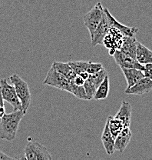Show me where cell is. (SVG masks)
<instances>
[{
	"label": "cell",
	"instance_id": "5",
	"mask_svg": "<svg viewBox=\"0 0 152 160\" xmlns=\"http://www.w3.org/2000/svg\"><path fill=\"white\" fill-rule=\"evenodd\" d=\"M43 84L71 92V81L51 66L48 70Z\"/></svg>",
	"mask_w": 152,
	"mask_h": 160
},
{
	"label": "cell",
	"instance_id": "9",
	"mask_svg": "<svg viewBox=\"0 0 152 160\" xmlns=\"http://www.w3.org/2000/svg\"><path fill=\"white\" fill-rule=\"evenodd\" d=\"M151 91L152 80L147 77H143L142 79L138 80L131 87L125 89V93L128 95L141 96V95L149 93Z\"/></svg>",
	"mask_w": 152,
	"mask_h": 160
},
{
	"label": "cell",
	"instance_id": "23",
	"mask_svg": "<svg viewBox=\"0 0 152 160\" xmlns=\"http://www.w3.org/2000/svg\"><path fill=\"white\" fill-rule=\"evenodd\" d=\"M68 62L75 72L78 75L81 72L86 71L89 61H69Z\"/></svg>",
	"mask_w": 152,
	"mask_h": 160
},
{
	"label": "cell",
	"instance_id": "8",
	"mask_svg": "<svg viewBox=\"0 0 152 160\" xmlns=\"http://www.w3.org/2000/svg\"><path fill=\"white\" fill-rule=\"evenodd\" d=\"M112 56L117 65L121 68H135V69L142 70V71L145 69V66L141 64L137 59L125 54L121 50H116Z\"/></svg>",
	"mask_w": 152,
	"mask_h": 160
},
{
	"label": "cell",
	"instance_id": "30",
	"mask_svg": "<svg viewBox=\"0 0 152 160\" xmlns=\"http://www.w3.org/2000/svg\"><path fill=\"white\" fill-rule=\"evenodd\" d=\"M78 75H79V76H81V77H82L85 80L88 79V78H89V76H90V74L87 71L81 72H80L79 74H78Z\"/></svg>",
	"mask_w": 152,
	"mask_h": 160
},
{
	"label": "cell",
	"instance_id": "28",
	"mask_svg": "<svg viewBox=\"0 0 152 160\" xmlns=\"http://www.w3.org/2000/svg\"><path fill=\"white\" fill-rule=\"evenodd\" d=\"M72 81L74 82L75 84L77 85V86H84L86 80L83 79L82 77H81L79 75H76V76Z\"/></svg>",
	"mask_w": 152,
	"mask_h": 160
},
{
	"label": "cell",
	"instance_id": "4",
	"mask_svg": "<svg viewBox=\"0 0 152 160\" xmlns=\"http://www.w3.org/2000/svg\"><path fill=\"white\" fill-rule=\"evenodd\" d=\"M24 159L27 160H51L52 157L47 148L36 141H29L24 149Z\"/></svg>",
	"mask_w": 152,
	"mask_h": 160
},
{
	"label": "cell",
	"instance_id": "11",
	"mask_svg": "<svg viewBox=\"0 0 152 160\" xmlns=\"http://www.w3.org/2000/svg\"><path fill=\"white\" fill-rule=\"evenodd\" d=\"M104 12L107 16V19L108 20V22L111 27H114L115 29H118L124 36H131V37H135L136 34L138 33V29L135 27H129L126 26L121 23L118 22L116 19L111 14L107 8H104Z\"/></svg>",
	"mask_w": 152,
	"mask_h": 160
},
{
	"label": "cell",
	"instance_id": "13",
	"mask_svg": "<svg viewBox=\"0 0 152 160\" xmlns=\"http://www.w3.org/2000/svg\"><path fill=\"white\" fill-rule=\"evenodd\" d=\"M114 117L121 120L125 127H130L131 122V105L128 102L123 101Z\"/></svg>",
	"mask_w": 152,
	"mask_h": 160
},
{
	"label": "cell",
	"instance_id": "12",
	"mask_svg": "<svg viewBox=\"0 0 152 160\" xmlns=\"http://www.w3.org/2000/svg\"><path fill=\"white\" fill-rule=\"evenodd\" d=\"M132 137V132L129 127H124L121 132L117 136L115 139V150L123 152L129 144L130 140Z\"/></svg>",
	"mask_w": 152,
	"mask_h": 160
},
{
	"label": "cell",
	"instance_id": "22",
	"mask_svg": "<svg viewBox=\"0 0 152 160\" xmlns=\"http://www.w3.org/2000/svg\"><path fill=\"white\" fill-rule=\"evenodd\" d=\"M108 76V72H107V70L105 68H103L102 69L100 70L98 72L95 73V74H90L89 79L94 83L95 86L98 88V86L102 82L103 80Z\"/></svg>",
	"mask_w": 152,
	"mask_h": 160
},
{
	"label": "cell",
	"instance_id": "20",
	"mask_svg": "<svg viewBox=\"0 0 152 160\" xmlns=\"http://www.w3.org/2000/svg\"><path fill=\"white\" fill-rule=\"evenodd\" d=\"M107 121L108 122V126H109V129L111 131V134H112L113 137H117L118 134L121 132V130L124 129L125 126H124L123 122L120 119H116L114 116H108L107 118Z\"/></svg>",
	"mask_w": 152,
	"mask_h": 160
},
{
	"label": "cell",
	"instance_id": "3",
	"mask_svg": "<svg viewBox=\"0 0 152 160\" xmlns=\"http://www.w3.org/2000/svg\"><path fill=\"white\" fill-rule=\"evenodd\" d=\"M103 15H104V8L102 5L101 2H97L92 9L83 16L82 19L84 25L89 32L91 38L92 37L96 28L101 22Z\"/></svg>",
	"mask_w": 152,
	"mask_h": 160
},
{
	"label": "cell",
	"instance_id": "15",
	"mask_svg": "<svg viewBox=\"0 0 152 160\" xmlns=\"http://www.w3.org/2000/svg\"><path fill=\"white\" fill-rule=\"evenodd\" d=\"M101 140L102 142V144L104 146V148L106 151L107 154L111 155L114 153L115 151L114 146H115V138L113 137L111 131L109 129L108 126V122L106 120V123L103 129L102 135L101 136Z\"/></svg>",
	"mask_w": 152,
	"mask_h": 160
},
{
	"label": "cell",
	"instance_id": "6",
	"mask_svg": "<svg viewBox=\"0 0 152 160\" xmlns=\"http://www.w3.org/2000/svg\"><path fill=\"white\" fill-rule=\"evenodd\" d=\"M0 87H1V92L3 99L12 106L13 111L22 109L21 102L18 97L13 85L11 86L9 84L7 80L2 79H0Z\"/></svg>",
	"mask_w": 152,
	"mask_h": 160
},
{
	"label": "cell",
	"instance_id": "19",
	"mask_svg": "<svg viewBox=\"0 0 152 160\" xmlns=\"http://www.w3.org/2000/svg\"><path fill=\"white\" fill-rule=\"evenodd\" d=\"M109 77L108 76L97 88L93 99L101 100L107 99L108 96V92H109Z\"/></svg>",
	"mask_w": 152,
	"mask_h": 160
},
{
	"label": "cell",
	"instance_id": "18",
	"mask_svg": "<svg viewBox=\"0 0 152 160\" xmlns=\"http://www.w3.org/2000/svg\"><path fill=\"white\" fill-rule=\"evenodd\" d=\"M51 66L57 70L58 72L66 76L67 79L70 81L74 79L77 75L74 70L72 69V68L71 67V66L68 64V62H61L55 61L53 62Z\"/></svg>",
	"mask_w": 152,
	"mask_h": 160
},
{
	"label": "cell",
	"instance_id": "25",
	"mask_svg": "<svg viewBox=\"0 0 152 160\" xmlns=\"http://www.w3.org/2000/svg\"><path fill=\"white\" fill-rule=\"evenodd\" d=\"M103 65L99 62H92L89 61L88 65V68H87L86 71L88 72L89 74H95V73L98 72L100 70L103 69Z\"/></svg>",
	"mask_w": 152,
	"mask_h": 160
},
{
	"label": "cell",
	"instance_id": "10",
	"mask_svg": "<svg viewBox=\"0 0 152 160\" xmlns=\"http://www.w3.org/2000/svg\"><path fill=\"white\" fill-rule=\"evenodd\" d=\"M110 28H111V26H110L108 20L107 19V16L104 12L102 19H101V22L99 23L98 27L95 29L92 37L91 38L92 46H96L98 45L103 44V40H104L107 33L109 31Z\"/></svg>",
	"mask_w": 152,
	"mask_h": 160
},
{
	"label": "cell",
	"instance_id": "21",
	"mask_svg": "<svg viewBox=\"0 0 152 160\" xmlns=\"http://www.w3.org/2000/svg\"><path fill=\"white\" fill-rule=\"evenodd\" d=\"M70 93L74 95L76 98L79 99L88 100V96H87L84 86H77L72 80L71 81V92Z\"/></svg>",
	"mask_w": 152,
	"mask_h": 160
},
{
	"label": "cell",
	"instance_id": "14",
	"mask_svg": "<svg viewBox=\"0 0 152 160\" xmlns=\"http://www.w3.org/2000/svg\"><path fill=\"white\" fill-rule=\"evenodd\" d=\"M121 69L127 81V84H128L127 89L131 87L138 80L145 77L142 70L135 69V68L121 67Z\"/></svg>",
	"mask_w": 152,
	"mask_h": 160
},
{
	"label": "cell",
	"instance_id": "17",
	"mask_svg": "<svg viewBox=\"0 0 152 160\" xmlns=\"http://www.w3.org/2000/svg\"><path fill=\"white\" fill-rule=\"evenodd\" d=\"M136 59L144 66L148 63H152V51L138 42Z\"/></svg>",
	"mask_w": 152,
	"mask_h": 160
},
{
	"label": "cell",
	"instance_id": "27",
	"mask_svg": "<svg viewBox=\"0 0 152 160\" xmlns=\"http://www.w3.org/2000/svg\"><path fill=\"white\" fill-rule=\"evenodd\" d=\"M5 114H6V108L4 106V99L2 96L1 87H0V119H2Z\"/></svg>",
	"mask_w": 152,
	"mask_h": 160
},
{
	"label": "cell",
	"instance_id": "16",
	"mask_svg": "<svg viewBox=\"0 0 152 160\" xmlns=\"http://www.w3.org/2000/svg\"><path fill=\"white\" fill-rule=\"evenodd\" d=\"M137 44H138V41L135 37L123 36L122 46L120 50L125 52V54L136 59Z\"/></svg>",
	"mask_w": 152,
	"mask_h": 160
},
{
	"label": "cell",
	"instance_id": "24",
	"mask_svg": "<svg viewBox=\"0 0 152 160\" xmlns=\"http://www.w3.org/2000/svg\"><path fill=\"white\" fill-rule=\"evenodd\" d=\"M84 88L86 92L87 96H88V100L93 99L95 94V92H96L97 87L95 86L94 83L91 82V80L89 78L87 80H86V82H85Z\"/></svg>",
	"mask_w": 152,
	"mask_h": 160
},
{
	"label": "cell",
	"instance_id": "7",
	"mask_svg": "<svg viewBox=\"0 0 152 160\" xmlns=\"http://www.w3.org/2000/svg\"><path fill=\"white\" fill-rule=\"evenodd\" d=\"M123 35L118 29L111 27L103 40V45L109 50V54L112 56L116 50H120L123 42Z\"/></svg>",
	"mask_w": 152,
	"mask_h": 160
},
{
	"label": "cell",
	"instance_id": "1",
	"mask_svg": "<svg viewBox=\"0 0 152 160\" xmlns=\"http://www.w3.org/2000/svg\"><path fill=\"white\" fill-rule=\"evenodd\" d=\"M26 113L22 109L5 114L0 121V139L12 142L16 139L21 120Z\"/></svg>",
	"mask_w": 152,
	"mask_h": 160
},
{
	"label": "cell",
	"instance_id": "2",
	"mask_svg": "<svg viewBox=\"0 0 152 160\" xmlns=\"http://www.w3.org/2000/svg\"><path fill=\"white\" fill-rule=\"evenodd\" d=\"M9 82L15 87L18 97L21 102L23 112L26 113L31 103V92L29 85L16 73L9 76Z\"/></svg>",
	"mask_w": 152,
	"mask_h": 160
},
{
	"label": "cell",
	"instance_id": "26",
	"mask_svg": "<svg viewBox=\"0 0 152 160\" xmlns=\"http://www.w3.org/2000/svg\"><path fill=\"white\" fill-rule=\"evenodd\" d=\"M143 72L145 75V77L152 80V63L145 65V69L143 70Z\"/></svg>",
	"mask_w": 152,
	"mask_h": 160
},
{
	"label": "cell",
	"instance_id": "29",
	"mask_svg": "<svg viewBox=\"0 0 152 160\" xmlns=\"http://www.w3.org/2000/svg\"><path fill=\"white\" fill-rule=\"evenodd\" d=\"M16 159H17V158L11 157V156H8L6 153H5L4 152H2L0 149V160H12Z\"/></svg>",
	"mask_w": 152,
	"mask_h": 160
}]
</instances>
